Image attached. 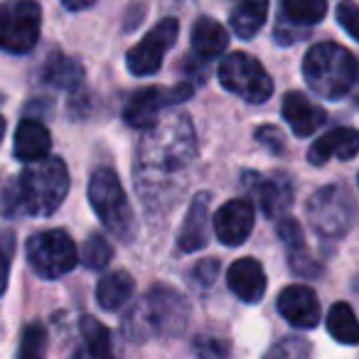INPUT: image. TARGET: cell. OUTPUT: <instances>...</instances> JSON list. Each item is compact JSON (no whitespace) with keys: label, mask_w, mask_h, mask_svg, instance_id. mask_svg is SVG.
Returning <instances> with one entry per match:
<instances>
[{"label":"cell","mask_w":359,"mask_h":359,"mask_svg":"<svg viewBox=\"0 0 359 359\" xmlns=\"http://www.w3.org/2000/svg\"><path fill=\"white\" fill-rule=\"evenodd\" d=\"M195 86L175 84V86H150V89L135 91L123 109V121L130 128L145 130L160 118L168 109L180 106L182 101L192 99Z\"/></svg>","instance_id":"cell-10"},{"label":"cell","mask_w":359,"mask_h":359,"mask_svg":"<svg viewBox=\"0 0 359 359\" xmlns=\"http://www.w3.org/2000/svg\"><path fill=\"white\" fill-rule=\"evenodd\" d=\"M81 339H84V347L76 352V359H114L109 327L91 315L81 318Z\"/></svg>","instance_id":"cell-23"},{"label":"cell","mask_w":359,"mask_h":359,"mask_svg":"<svg viewBox=\"0 0 359 359\" xmlns=\"http://www.w3.org/2000/svg\"><path fill=\"white\" fill-rule=\"evenodd\" d=\"M84 79V69L76 60L67 55H52L42 69V81L55 89H74Z\"/></svg>","instance_id":"cell-24"},{"label":"cell","mask_w":359,"mask_h":359,"mask_svg":"<svg viewBox=\"0 0 359 359\" xmlns=\"http://www.w3.org/2000/svg\"><path fill=\"white\" fill-rule=\"evenodd\" d=\"M276 234L278 239L288 246V251H303L305 249V236H303V229L295 219L290 217H283L278 219V226H276Z\"/></svg>","instance_id":"cell-31"},{"label":"cell","mask_w":359,"mask_h":359,"mask_svg":"<svg viewBox=\"0 0 359 359\" xmlns=\"http://www.w3.org/2000/svg\"><path fill=\"white\" fill-rule=\"evenodd\" d=\"M190 320V303L170 285L150 288L123 318V332L133 342L150 337H177Z\"/></svg>","instance_id":"cell-3"},{"label":"cell","mask_w":359,"mask_h":359,"mask_svg":"<svg viewBox=\"0 0 359 359\" xmlns=\"http://www.w3.org/2000/svg\"><path fill=\"white\" fill-rule=\"evenodd\" d=\"M305 217H308L310 226L315 234L325 236V239H342L354 224L357 217V205H354L352 192L339 182L320 187L313 192L305 205Z\"/></svg>","instance_id":"cell-5"},{"label":"cell","mask_w":359,"mask_h":359,"mask_svg":"<svg viewBox=\"0 0 359 359\" xmlns=\"http://www.w3.org/2000/svg\"><path fill=\"white\" fill-rule=\"evenodd\" d=\"M337 22L349 37L359 42V6H354L352 0H342L337 6Z\"/></svg>","instance_id":"cell-33"},{"label":"cell","mask_w":359,"mask_h":359,"mask_svg":"<svg viewBox=\"0 0 359 359\" xmlns=\"http://www.w3.org/2000/svg\"><path fill=\"white\" fill-rule=\"evenodd\" d=\"M192 352L197 359H229L231 344L219 334H197L192 342Z\"/></svg>","instance_id":"cell-30"},{"label":"cell","mask_w":359,"mask_h":359,"mask_svg":"<svg viewBox=\"0 0 359 359\" xmlns=\"http://www.w3.org/2000/svg\"><path fill=\"white\" fill-rule=\"evenodd\" d=\"M217 276H219V261H217V259L200 261V264L190 271L192 283L200 285V288H210V285L217 280Z\"/></svg>","instance_id":"cell-34"},{"label":"cell","mask_w":359,"mask_h":359,"mask_svg":"<svg viewBox=\"0 0 359 359\" xmlns=\"http://www.w3.org/2000/svg\"><path fill=\"white\" fill-rule=\"evenodd\" d=\"M256 140H259L261 145H266V148L271 150V153H283V133H280L276 126H261L259 130H256Z\"/></svg>","instance_id":"cell-36"},{"label":"cell","mask_w":359,"mask_h":359,"mask_svg":"<svg viewBox=\"0 0 359 359\" xmlns=\"http://www.w3.org/2000/svg\"><path fill=\"white\" fill-rule=\"evenodd\" d=\"M219 84L249 104H264L273 94L269 72L246 52H234L219 62Z\"/></svg>","instance_id":"cell-8"},{"label":"cell","mask_w":359,"mask_h":359,"mask_svg":"<svg viewBox=\"0 0 359 359\" xmlns=\"http://www.w3.org/2000/svg\"><path fill=\"white\" fill-rule=\"evenodd\" d=\"M349 94H352V99H354V101H357V104H359V76H357V81H354V89L349 91Z\"/></svg>","instance_id":"cell-39"},{"label":"cell","mask_w":359,"mask_h":359,"mask_svg":"<svg viewBox=\"0 0 359 359\" xmlns=\"http://www.w3.org/2000/svg\"><path fill=\"white\" fill-rule=\"evenodd\" d=\"M327 332L342 344L359 342V320L349 303H334L327 313Z\"/></svg>","instance_id":"cell-25"},{"label":"cell","mask_w":359,"mask_h":359,"mask_svg":"<svg viewBox=\"0 0 359 359\" xmlns=\"http://www.w3.org/2000/svg\"><path fill=\"white\" fill-rule=\"evenodd\" d=\"M305 32L308 30H300V25H295V22L280 18L278 25H276V42H280V45H290V42L300 40V35H305Z\"/></svg>","instance_id":"cell-37"},{"label":"cell","mask_w":359,"mask_h":359,"mask_svg":"<svg viewBox=\"0 0 359 359\" xmlns=\"http://www.w3.org/2000/svg\"><path fill=\"white\" fill-rule=\"evenodd\" d=\"M313 347L305 337L298 334H288V337H280L269 352L264 354V359H310Z\"/></svg>","instance_id":"cell-29"},{"label":"cell","mask_w":359,"mask_h":359,"mask_svg":"<svg viewBox=\"0 0 359 359\" xmlns=\"http://www.w3.org/2000/svg\"><path fill=\"white\" fill-rule=\"evenodd\" d=\"M283 118L298 138H308L327 121V114L320 106H315L305 94L288 91L283 96Z\"/></svg>","instance_id":"cell-17"},{"label":"cell","mask_w":359,"mask_h":359,"mask_svg":"<svg viewBox=\"0 0 359 359\" xmlns=\"http://www.w3.org/2000/svg\"><path fill=\"white\" fill-rule=\"evenodd\" d=\"M25 256L32 271L47 280L62 278L79 264V251H76L74 239L62 229L40 231V234L30 236L25 244Z\"/></svg>","instance_id":"cell-7"},{"label":"cell","mask_w":359,"mask_h":359,"mask_svg":"<svg viewBox=\"0 0 359 359\" xmlns=\"http://www.w3.org/2000/svg\"><path fill=\"white\" fill-rule=\"evenodd\" d=\"M357 180H359V177H357Z\"/></svg>","instance_id":"cell-41"},{"label":"cell","mask_w":359,"mask_h":359,"mask_svg":"<svg viewBox=\"0 0 359 359\" xmlns=\"http://www.w3.org/2000/svg\"><path fill=\"white\" fill-rule=\"evenodd\" d=\"M283 18L300 27H310L320 22L327 13V0H280Z\"/></svg>","instance_id":"cell-26"},{"label":"cell","mask_w":359,"mask_h":359,"mask_svg":"<svg viewBox=\"0 0 359 359\" xmlns=\"http://www.w3.org/2000/svg\"><path fill=\"white\" fill-rule=\"evenodd\" d=\"M13 254H15V236H13L11 231H3V234H0V295L8 290Z\"/></svg>","instance_id":"cell-32"},{"label":"cell","mask_w":359,"mask_h":359,"mask_svg":"<svg viewBox=\"0 0 359 359\" xmlns=\"http://www.w3.org/2000/svg\"><path fill=\"white\" fill-rule=\"evenodd\" d=\"M52 148V135L45 123L35 118L20 121L15 130V158L22 163H35L50 155Z\"/></svg>","instance_id":"cell-19"},{"label":"cell","mask_w":359,"mask_h":359,"mask_svg":"<svg viewBox=\"0 0 359 359\" xmlns=\"http://www.w3.org/2000/svg\"><path fill=\"white\" fill-rule=\"evenodd\" d=\"M3 135H6V118L0 116V143H3Z\"/></svg>","instance_id":"cell-40"},{"label":"cell","mask_w":359,"mask_h":359,"mask_svg":"<svg viewBox=\"0 0 359 359\" xmlns=\"http://www.w3.org/2000/svg\"><path fill=\"white\" fill-rule=\"evenodd\" d=\"M69 192V170L62 158H47L27 163V168L13 180L0 197L6 217H50L60 210Z\"/></svg>","instance_id":"cell-2"},{"label":"cell","mask_w":359,"mask_h":359,"mask_svg":"<svg viewBox=\"0 0 359 359\" xmlns=\"http://www.w3.org/2000/svg\"><path fill=\"white\" fill-rule=\"evenodd\" d=\"M256 212L249 200H229L217 210L212 226L224 246H241L254 231Z\"/></svg>","instance_id":"cell-13"},{"label":"cell","mask_w":359,"mask_h":359,"mask_svg":"<svg viewBox=\"0 0 359 359\" xmlns=\"http://www.w3.org/2000/svg\"><path fill=\"white\" fill-rule=\"evenodd\" d=\"M266 15H269V0H239L229 18L231 30L241 40H251L264 27Z\"/></svg>","instance_id":"cell-22"},{"label":"cell","mask_w":359,"mask_h":359,"mask_svg":"<svg viewBox=\"0 0 359 359\" xmlns=\"http://www.w3.org/2000/svg\"><path fill=\"white\" fill-rule=\"evenodd\" d=\"M47 357V330L40 323H30L20 334L18 359H45Z\"/></svg>","instance_id":"cell-27"},{"label":"cell","mask_w":359,"mask_h":359,"mask_svg":"<svg viewBox=\"0 0 359 359\" xmlns=\"http://www.w3.org/2000/svg\"><path fill=\"white\" fill-rule=\"evenodd\" d=\"M111 259H114V249L101 234H91L86 244L81 246V261H84L86 269L101 271L111 264Z\"/></svg>","instance_id":"cell-28"},{"label":"cell","mask_w":359,"mask_h":359,"mask_svg":"<svg viewBox=\"0 0 359 359\" xmlns=\"http://www.w3.org/2000/svg\"><path fill=\"white\" fill-rule=\"evenodd\" d=\"M197 155L192 121L182 111L168 109L150 128L135 153V187L148 210L170 207L185 190L182 172L192 165Z\"/></svg>","instance_id":"cell-1"},{"label":"cell","mask_w":359,"mask_h":359,"mask_svg":"<svg viewBox=\"0 0 359 359\" xmlns=\"http://www.w3.org/2000/svg\"><path fill=\"white\" fill-rule=\"evenodd\" d=\"M278 313L288 320L293 327L298 330H313L318 327L320 323V303H318V295H315L313 288L308 285H288V288L280 290L278 300Z\"/></svg>","instance_id":"cell-14"},{"label":"cell","mask_w":359,"mask_h":359,"mask_svg":"<svg viewBox=\"0 0 359 359\" xmlns=\"http://www.w3.org/2000/svg\"><path fill=\"white\" fill-rule=\"evenodd\" d=\"M177 32H180V25L175 18L160 20L138 45L130 47L128 57H126V65H128L130 74H135V76L155 74V72L160 69V65H163L168 50L175 45V40H177Z\"/></svg>","instance_id":"cell-11"},{"label":"cell","mask_w":359,"mask_h":359,"mask_svg":"<svg viewBox=\"0 0 359 359\" xmlns=\"http://www.w3.org/2000/svg\"><path fill=\"white\" fill-rule=\"evenodd\" d=\"M288 259H290V271H293V273L305 276V278H313V276L320 273V266L315 264L308 254H305V249L303 251H290Z\"/></svg>","instance_id":"cell-35"},{"label":"cell","mask_w":359,"mask_h":359,"mask_svg":"<svg viewBox=\"0 0 359 359\" xmlns=\"http://www.w3.org/2000/svg\"><path fill=\"white\" fill-rule=\"evenodd\" d=\"M303 76L318 96L337 101L354 89L359 65L347 47L337 42H320L310 47L303 60Z\"/></svg>","instance_id":"cell-4"},{"label":"cell","mask_w":359,"mask_h":359,"mask_svg":"<svg viewBox=\"0 0 359 359\" xmlns=\"http://www.w3.org/2000/svg\"><path fill=\"white\" fill-rule=\"evenodd\" d=\"M94 3H96V0H62V6H65L67 11H72V13L86 11V8H91Z\"/></svg>","instance_id":"cell-38"},{"label":"cell","mask_w":359,"mask_h":359,"mask_svg":"<svg viewBox=\"0 0 359 359\" xmlns=\"http://www.w3.org/2000/svg\"><path fill=\"white\" fill-rule=\"evenodd\" d=\"M359 153V130L354 128H332L325 135H320L308 150L310 165H325L330 158L352 160Z\"/></svg>","instance_id":"cell-16"},{"label":"cell","mask_w":359,"mask_h":359,"mask_svg":"<svg viewBox=\"0 0 359 359\" xmlns=\"http://www.w3.org/2000/svg\"><path fill=\"white\" fill-rule=\"evenodd\" d=\"M210 192H200L192 200L185 222H182V229L177 234V249L182 254H195V251L205 249L210 241Z\"/></svg>","instance_id":"cell-15"},{"label":"cell","mask_w":359,"mask_h":359,"mask_svg":"<svg viewBox=\"0 0 359 359\" xmlns=\"http://www.w3.org/2000/svg\"><path fill=\"white\" fill-rule=\"evenodd\" d=\"M89 202L91 210L101 219V224L118 239H128L133 229V210L121 185L118 175L111 168H99L89 180Z\"/></svg>","instance_id":"cell-6"},{"label":"cell","mask_w":359,"mask_h":359,"mask_svg":"<svg viewBox=\"0 0 359 359\" xmlns=\"http://www.w3.org/2000/svg\"><path fill=\"white\" fill-rule=\"evenodd\" d=\"M229 290L244 303H259L266 295V271L256 259H239L226 273Z\"/></svg>","instance_id":"cell-18"},{"label":"cell","mask_w":359,"mask_h":359,"mask_svg":"<svg viewBox=\"0 0 359 359\" xmlns=\"http://www.w3.org/2000/svg\"><path fill=\"white\" fill-rule=\"evenodd\" d=\"M244 187L269 219L285 215L293 205V180L285 172H276L269 177L259 172H246Z\"/></svg>","instance_id":"cell-12"},{"label":"cell","mask_w":359,"mask_h":359,"mask_svg":"<svg viewBox=\"0 0 359 359\" xmlns=\"http://www.w3.org/2000/svg\"><path fill=\"white\" fill-rule=\"evenodd\" d=\"M135 290V280L128 271H111L96 285V303L109 313L121 310L130 300Z\"/></svg>","instance_id":"cell-21"},{"label":"cell","mask_w":359,"mask_h":359,"mask_svg":"<svg viewBox=\"0 0 359 359\" xmlns=\"http://www.w3.org/2000/svg\"><path fill=\"white\" fill-rule=\"evenodd\" d=\"M42 11L37 0H11L0 6V50L27 55L40 40Z\"/></svg>","instance_id":"cell-9"},{"label":"cell","mask_w":359,"mask_h":359,"mask_svg":"<svg viewBox=\"0 0 359 359\" xmlns=\"http://www.w3.org/2000/svg\"><path fill=\"white\" fill-rule=\"evenodd\" d=\"M190 40H192V52L205 62L217 60L226 50V45H229L226 30L217 20H212V18H200L192 25Z\"/></svg>","instance_id":"cell-20"}]
</instances>
